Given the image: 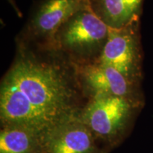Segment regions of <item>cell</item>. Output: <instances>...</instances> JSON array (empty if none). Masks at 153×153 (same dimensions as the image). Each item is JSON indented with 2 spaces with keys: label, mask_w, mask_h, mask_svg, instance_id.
I'll list each match as a JSON object with an SVG mask.
<instances>
[{
  "label": "cell",
  "mask_w": 153,
  "mask_h": 153,
  "mask_svg": "<svg viewBox=\"0 0 153 153\" xmlns=\"http://www.w3.org/2000/svg\"><path fill=\"white\" fill-rule=\"evenodd\" d=\"M144 0H90L95 14L109 28H123L138 20Z\"/></svg>",
  "instance_id": "9"
},
{
  "label": "cell",
  "mask_w": 153,
  "mask_h": 153,
  "mask_svg": "<svg viewBox=\"0 0 153 153\" xmlns=\"http://www.w3.org/2000/svg\"><path fill=\"white\" fill-rule=\"evenodd\" d=\"M45 135L27 126H4L0 133V153L46 152Z\"/></svg>",
  "instance_id": "8"
},
{
  "label": "cell",
  "mask_w": 153,
  "mask_h": 153,
  "mask_svg": "<svg viewBox=\"0 0 153 153\" xmlns=\"http://www.w3.org/2000/svg\"><path fill=\"white\" fill-rule=\"evenodd\" d=\"M89 0H42L28 26L30 39L43 41L50 50L60 28Z\"/></svg>",
  "instance_id": "6"
},
{
  "label": "cell",
  "mask_w": 153,
  "mask_h": 153,
  "mask_svg": "<svg viewBox=\"0 0 153 153\" xmlns=\"http://www.w3.org/2000/svg\"><path fill=\"white\" fill-rule=\"evenodd\" d=\"M73 66L77 80L91 96L106 94L123 97L143 106L140 85L130 81L113 67L98 62Z\"/></svg>",
  "instance_id": "5"
},
{
  "label": "cell",
  "mask_w": 153,
  "mask_h": 153,
  "mask_svg": "<svg viewBox=\"0 0 153 153\" xmlns=\"http://www.w3.org/2000/svg\"><path fill=\"white\" fill-rule=\"evenodd\" d=\"M45 149L48 153H93L92 132L75 113L47 132Z\"/></svg>",
  "instance_id": "7"
},
{
  "label": "cell",
  "mask_w": 153,
  "mask_h": 153,
  "mask_svg": "<svg viewBox=\"0 0 153 153\" xmlns=\"http://www.w3.org/2000/svg\"><path fill=\"white\" fill-rule=\"evenodd\" d=\"M141 106L123 97L97 94L79 115L92 133L103 138H112L127 128Z\"/></svg>",
  "instance_id": "4"
},
{
  "label": "cell",
  "mask_w": 153,
  "mask_h": 153,
  "mask_svg": "<svg viewBox=\"0 0 153 153\" xmlns=\"http://www.w3.org/2000/svg\"><path fill=\"white\" fill-rule=\"evenodd\" d=\"M108 32L109 28L95 14L89 0L57 30L50 50L65 55L73 65L94 62Z\"/></svg>",
  "instance_id": "2"
},
{
  "label": "cell",
  "mask_w": 153,
  "mask_h": 153,
  "mask_svg": "<svg viewBox=\"0 0 153 153\" xmlns=\"http://www.w3.org/2000/svg\"><path fill=\"white\" fill-rule=\"evenodd\" d=\"M23 49L1 81V121L3 126H24L46 134L76 113L72 81L76 74L72 76L60 61Z\"/></svg>",
  "instance_id": "1"
},
{
  "label": "cell",
  "mask_w": 153,
  "mask_h": 153,
  "mask_svg": "<svg viewBox=\"0 0 153 153\" xmlns=\"http://www.w3.org/2000/svg\"><path fill=\"white\" fill-rule=\"evenodd\" d=\"M96 62L113 67L130 81L140 85L143 53L140 19L123 28H109L106 44Z\"/></svg>",
  "instance_id": "3"
}]
</instances>
